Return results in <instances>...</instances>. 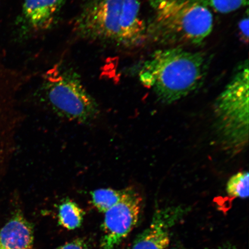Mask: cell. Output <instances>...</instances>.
Masks as SVG:
<instances>
[{"mask_svg": "<svg viewBox=\"0 0 249 249\" xmlns=\"http://www.w3.org/2000/svg\"><path fill=\"white\" fill-rule=\"evenodd\" d=\"M208 61L204 53L187 51L179 46L158 50L143 64L140 81L153 89L159 100L171 104L202 85Z\"/></svg>", "mask_w": 249, "mask_h": 249, "instance_id": "cell-1", "label": "cell"}, {"mask_svg": "<svg viewBox=\"0 0 249 249\" xmlns=\"http://www.w3.org/2000/svg\"><path fill=\"white\" fill-rule=\"evenodd\" d=\"M147 27V36L163 45H198L213 30L207 0H160Z\"/></svg>", "mask_w": 249, "mask_h": 249, "instance_id": "cell-2", "label": "cell"}, {"mask_svg": "<svg viewBox=\"0 0 249 249\" xmlns=\"http://www.w3.org/2000/svg\"><path fill=\"white\" fill-rule=\"evenodd\" d=\"M248 61L239 66L214 105L216 132L230 154L240 152L249 140Z\"/></svg>", "mask_w": 249, "mask_h": 249, "instance_id": "cell-3", "label": "cell"}, {"mask_svg": "<svg viewBox=\"0 0 249 249\" xmlns=\"http://www.w3.org/2000/svg\"><path fill=\"white\" fill-rule=\"evenodd\" d=\"M43 89L53 110L68 120L89 123L99 115L97 104L78 74L63 65H55L46 71Z\"/></svg>", "mask_w": 249, "mask_h": 249, "instance_id": "cell-4", "label": "cell"}, {"mask_svg": "<svg viewBox=\"0 0 249 249\" xmlns=\"http://www.w3.org/2000/svg\"><path fill=\"white\" fill-rule=\"evenodd\" d=\"M123 0H85L74 24L83 39L119 45V21Z\"/></svg>", "mask_w": 249, "mask_h": 249, "instance_id": "cell-5", "label": "cell"}, {"mask_svg": "<svg viewBox=\"0 0 249 249\" xmlns=\"http://www.w3.org/2000/svg\"><path fill=\"white\" fill-rule=\"evenodd\" d=\"M142 197L132 188L125 189L117 204L106 212L99 249H117L138 223Z\"/></svg>", "mask_w": 249, "mask_h": 249, "instance_id": "cell-6", "label": "cell"}, {"mask_svg": "<svg viewBox=\"0 0 249 249\" xmlns=\"http://www.w3.org/2000/svg\"><path fill=\"white\" fill-rule=\"evenodd\" d=\"M190 209L184 205L158 208L150 225L136 238L131 249H167L170 242L171 230Z\"/></svg>", "mask_w": 249, "mask_h": 249, "instance_id": "cell-7", "label": "cell"}, {"mask_svg": "<svg viewBox=\"0 0 249 249\" xmlns=\"http://www.w3.org/2000/svg\"><path fill=\"white\" fill-rule=\"evenodd\" d=\"M66 0H24L21 18L27 31L40 33L57 23Z\"/></svg>", "mask_w": 249, "mask_h": 249, "instance_id": "cell-8", "label": "cell"}, {"mask_svg": "<svg viewBox=\"0 0 249 249\" xmlns=\"http://www.w3.org/2000/svg\"><path fill=\"white\" fill-rule=\"evenodd\" d=\"M140 0H123L119 27V45L138 46L147 37V26L140 15Z\"/></svg>", "mask_w": 249, "mask_h": 249, "instance_id": "cell-9", "label": "cell"}, {"mask_svg": "<svg viewBox=\"0 0 249 249\" xmlns=\"http://www.w3.org/2000/svg\"><path fill=\"white\" fill-rule=\"evenodd\" d=\"M34 229L19 210L0 229V249H33Z\"/></svg>", "mask_w": 249, "mask_h": 249, "instance_id": "cell-10", "label": "cell"}, {"mask_svg": "<svg viewBox=\"0 0 249 249\" xmlns=\"http://www.w3.org/2000/svg\"><path fill=\"white\" fill-rule=\"evenodd\" d=\"M85 212L75 202L66 200L60 205L58 219L60 225L68 230L79 228L83 223Z\"/></svg>", "mask_w": 249, "mask_h": 249, "instance_id": "cell-11", "label": "cell"}, {"mask_svg": "<svg viewBox=\"0 0 249 249\" xmlns=\"http://www.w3.org/2000/svg\"><path fill=\"white\" fill-rule=\"evenodd\" d=\"M124 193L125 189L101 188L95 190L91 193L92 204L98 211L105 213L122 200Z\"/></svg>", "mask_w": 249, "mask_h": 249, "instance_id": "cell-12", "label": "cell"}, {"mask_svg": "<svg viewBox=\"0 0 249 249\" xmlns=\"http://www.w3.org/2000/svg\"><path fill=\"white\" fill-rule=\"evenodd\" d=\"M249 173L241 171L233 175L227 183V194L232 198H247L249 197Z\"/></svg>", "mask_w": 249, "mask_h": 249, "instance_id": "cell-13", "label": "cell"}, {"mask_svg": "<svg viewBox=\"0 0 249 249\" xmlns=\"http://www.w3.org/2000/svg\"><path fill=\"white\" fill-rule=\"evenodd\" d=\"M209 7L220 14H229L245 7L249 0H207Z\"/></svg>", "mask_w": 249, "mask_h": 249, "instance_id": "cell-14", "label": "cell"}, {"mask_svg": "<svg viewBox=\"0 0 249 249\" xmlns=\"http://www.w3.org/2000/svg\"><path fill=\"white\" fill-rule=\"evenodd\" d=\"M56 249H91L87 243L83 239L78 238L68 242Z\"/></svg>", "mask_w": 249, "mask_h": 249, "instance_id": "cell-15", "label": "cell"}, {"mask_svg": "<svg viewBox=\"0 0 249 249\" xmlns=\"http://www.w3.org/2000/svg\"><path fill=\"white\" fill-rule=\"evenodd\" d=\"M239 29L240 34L243 38H244L246 42L248 41L249 38V17L248 13L247 17L243 18L239 23Z\"/></svg>", "mask_w": 249, "mask_h": 249, "instance_id": "cell-16", "label": "cell"}, {"mask_svg": "<svg viewBox=\"0 0 249 249\" xmlns=\"http://www.w3.org/2000/svg\"><path fill=\"white\" fill-rule=\"evenodd\" d=\"M160 1V0H151V4L152 5V7L154 8L155 6Z\"/></svg>", "mask_w": 249, "mask_h": 249, "instance_id": "cell-17", "label": "cell"}, {"mask_svg": "<svg viewBox=\"0 0 249 249\" xmlns=\"http://www.w3.org/2000/svg\"></svg>", "mask_w": 249, "mask_h": 249, "instance_id": "cell-18", "label": "cell"}]
</instances>
